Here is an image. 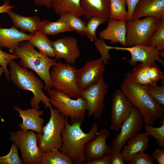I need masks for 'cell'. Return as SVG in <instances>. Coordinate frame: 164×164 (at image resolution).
I'll return each mask as SVG.
<instances>
[{
    "label": "cell",
    "mask_w": 164,
    "mask_h": 164,
    "mask_svg": "<svg viewBox=\"0 0 164 164\" xmlns=\"http://www.w3.org/2000/svg\"><path fill=\"white\" fill-rule=\"evenodd\" d=\"M50 102L64 116L69 117L71 124L81 123L84 121L87 111L86 100L81 96L73 99L65 93L53 87L47 91Z\"/></svg>",
    "instance_id": "5b68a950"
},
{
    "label": "cell",
    "mask_w": 164,
    "mask_h": 164,
    "mask_svg": "<svg viewBox=\"0 0 164 164\" xmlns=\"http://www.w3.org/2000/svg\"><path fill=\"white\" fill-rule=\"evenodd\" d=\"M107 20L98 16H93L89 19L86 24V36L92 42H94L98 38L96 35V31L98 26L104 23Z\"/></svg>",
    "instance_id": "1f68e13d"
},
{
    "label": "cell",
    "mask_w": 164,
    "mask_h": 164,
    "mask_svg": "<svg viewBox=\"0 0 164 164\" xmlns=\"http://www.w3.org/2000/svg\"><path fill=\"white\" fill-rule=\"evenodd\" d=\"M87 164H111L110 153L106 154L92 161L87 162Z\"/></svg>",
    "instance_id": "ab89813d"
},
{
    "label": "cell",
    "mask_w": 164,
    "mask_h": 164,
    "mask_svg": "<svg viewBox=\"0 0 164 164\" xmlns=\"http://www.w3.org/2000/svg\"><path fill=\"white\" fill-rule=\"evenodd\" d=\"M111 133L109 129L103 128L98 131L97 134L85 145L86 160L89 162L108 153H110L112 147L107 143Z\"/></svg>",
    "instance_id": "e0dca14e"
},
{
    "label": "cell",
    "mask_w": 164,
    "mask_h": 164,
    "mask_svg": "<svg viewBox=\"0 0 164 164\" xmlns=\"http://www.w3.org/2000/svg\"><path fill=\"white\" fill-rule=\"evenodd\" d=\"M162 124L159 127H155L153 126L145 123V132L149 136H151L155 139L159 144L164 148V118L160 119Z\"/></svg>",
    "instance_id": "d6a6232c"
},
{
    "label": "cell",
    "mask_w": 164,
    "mask_h": 164,
    "mask_svg": "<svg viewBox=\"0 0 164 164\" xmlns=\"http://www.w3.org/2000/svg\"><path fill=\"white\" fill-rule=\"evenodd\" d=\"M148 46L157 49L160 56L164 57V20L157 25Z\"/></svg>",
    "instance_id": "4dcf8cb0"
},
{
    "label": "cell",
    "mask_w": 164,
    "mask_h": 164,
    "mask_svg": "<svg viewBox=\"0 0 164 164\" xmlns=\"http://www.w3.org/2000/svg\"><path fill=\"white\" fill-rule=\"evenodd\" d=\"M109 18L118 20H128L125 0H110Z\"/></svg>",
    "instance_id": "f1b7e54d"
},
{
    "label": "cell",
    "mask_w": 164,
    "mask_h": 164,
    "mask_svg": "<svg viewBox=\"0 0 164 164\" xmlns=\"http://www.w3.org/2000/svg\"><path fill=\"white\" fill-rule=\"evenodd\" d=\"M111 164H125V160L120 152L117 150L111 149Z\"/></svg>",
    "instance_id": "f35d334b"
},
{
    "label": "cell",
    "mask_w": 164,
    "mask_h": 164,
    "mask_svg": "<svg viewBox=\"0 0 164 164\" xmlns=\"http://www.w3.org/2000/svg\"><path fill=\"white\" fill-rule=\"evenodd\" d=\"M11 53L19 57L21 66L36 73L44 83V91L53 87L50 70L57 62L56 59L36 51L29 41L21 42Z\"/></svg>",
    "instance_id": "3957f363"
},
{
    "label": "cell",
    "mask_w": 164,
    "mask_h": 164,
    "mask_svg": "<svg viewBox=\"0 0 164 164\" xmlns=\"http://www.w3.org/2000/svg\"><path fill=\"white\" fill-rule=\"evenodd\" d=\"M139 0H125L128 8V20H132V14L134 9Z\"/></svg>",
    "instance_id": "b9f144b4"
},
{
    "label": "cell",
    "mask_w": 164,
    "mask_h": 164,
    "mask_svg": "<svg viewBox=\"0 0 164 164\" xmlns=\"http://www.w3.org/2000/svg\"><path fill=\"white\" fill-rule=\"evenodd\" d=\"M19 59L18 56L5 52L0 48V66L3 68V73L5 76L6 80L8 81L10 80V77L7 66L11 60Z\"/></svg>",
    "instance_id": "d590c367"
},
{
    "label": "cell",
    "mask_w": 164,
    "mask_h": 164,
    "mask_svg": "<svg viewBox=\"0 0 164 164\" xmlns=\"http://www.w3.org/2000/svg\"><path fill=\"white\" fill-rule=\"evenodd\" d=\"M29 41L33 46L39 50L40 53L49 57H55L52 41L47 36L39 32L32 36Z\"/></svg>",
    "instance_id": "4316f807"
},
{
    "label": "cell",
    "mask_w": 164,
    "mask_h": 164,
    "mask_svg": "<svg viewBox=\"0 0 164 164\" xmlns=\"http://www.w3.org/2000/svg\"><path fill=\"white\" fill-rule=\"evenodd\" d=\"M94 45L101 54V58L104 63L107 64L111 57L106 47V44L104 39L99 38L94 42Z\"/></svg>",
    "instance_id": "74e56055"
},
{
    "label": "cell",
    "mask_w": 164,
    "mask_h": 164,
    "mask_svg": "<svg viewBox=\"0 0 164 164\" xmlns=\"http://www.w3.org/2000/svg\"><path fill=\"white\" fill-rule=\"evenodd\" d=\"M147 93L159 104L164 105V80L162 84L153 86L143 85Z\"/></svg>",
    "instance_id": "836d02e7"
},
{
    "label": "cell",
    "mask_w": 164,
    "mask_h": 164,
    "mask_svg": "<svg viewBox=\"0 0 164 164\" xmlns=\"http://www.w3.org/2000/svg\"><path fill=\"white\" fill-rule=\"evenodd\" d=\"M8 65L10 80L20 90L31 91L33 94L30 103L32 108L40 110L39 104L42 101L45 108L52 106L50 99L43 91L44 85L32 71L21 66L18 63L12 60Z\"/></svg>",
    "instance_id": "277c9868"
},
{
    "label": "cell",
    "mask_w": 164,
    "mask_h": 164,
    "mask_svg": "<svg viewBox=\"0 0 164 164\" xmlns=\"http://www.w3.org/2000/svg\"><path fill=\"white\" fill-rule=\"evenodd\" d=\"M154 160L152 156L142 151L133 155L128 162L130 164H153Z\"/></svg>",
    "instance_id": "8d00e7d4"
},
{
    "label": "cell",
    "mask_w": 164,
    "mask_h": 164,
    "mask_svg": "<svg viewBox=\"0 0 164 164\" xmlns=\"http://www.w3.org/2000/svg\"><path fill=\"white\" fill-rule=\"evenodd\" d=\"M149 136L145 132L138 133L129 139L121 153L125 161L128 162L135 155L146 151L149 147Z\"/></svg>",
    "instance_id": "cb8c5ba5"
},
{
    "label": "cell",
    "mask_w": 164,
    "mask_h": 164,
    "mask_svg": "<svg viewBox=\"0 0 164 164\" xmlns=\"http://www.w3.org/2000/svg\"><path fill=\"white\" fill-rule=\"evenodd\" d=\"M121 90L140 111L145 123L153 126L163 118L164 107L157 102L146 91L144 86L125 78Z\"/></svg>",
    "instance_id": "7a4b0ae2"
},
{
    "label": "cell",
    "mask_w": 164,
    "mask_h": 164,
    "mask_svg": "<svg viewBox=\"0 0 164 164\" xmlns=\"http://www.w3.org/2000/svg\"><path fill=\"white\" fill-rule=\"evenodd\" d=\"M3 73V69L1 67H0V76H1Z\"/></svg>",
    "instance_id": "f6af8a7d"
},
{
    "label": "cell",
    "mask_w": 164,
    "mask_h": 164,
    "mask_svg": "<svg viewBox=\"0 0 164 164\" xmlns=\"http://www.w3.org/2000/svg\"><path fill=\"white\" fill-rule=\"evenodd\" d=\"M9 139L20 150L23 164H39L43 153L37 145V134L34 131L20 129L12 132Z\"/></svg>",
    "instance_id": "9c48e42d"
},
{
    "label": "cell",
    "mask_w": 164,
    "mask_h": 164,
    "mask_svg": "<svg viewBox=\"0 0 164 164\" xmlns=\"http://www.w3.org/2000/svg\"><path fill=\"white\" fill-rule=\"evenodd\" d=\"M83 11V15L86 19L98 16L107 20L109 19L110 0H80Z\"/></svg>",
    "instance_id": "7402d4cb"
},
{
    "label": "cell",
    "mask_w": 164,
    "mask_h": 164,
    "mask_svg": "<svg viewBox=\"0 0 164 164\" xmlns=\"http://www.w3.org/2000/svg\"><path fill=\"white\" fill-rule=\"evenodd\" d=\"M152 157L159 164H164V149L159 148L152 153Z\"/></svg>",
    "instance_id": "60d3db41"
},
{
    "label": "cell",
    "mask_w": 164,
    "mask_h": 164,
    "mask_svg": "<svg viewBox=\"0 0 164 164\" xmlns=\"http://www.w3.org/2000/svg\"><path fill=\"white\" fill-rule=\"evenodd\" d=\"M105 64L101 58L86 62L81 68L77 69V85L81 91L98 83L103 77Z\"/></svg>",
    "instance_id": "5bb4252c"
},
{
    "label": "cell",
    "mask_w": 164,
    "mask_h": 164,
    "mask_svg": "<svg viewBox=\"0 0 164 164\" xmlns=\"http://www.w3.org/2000/svg\"><path fill=\"white\" fill-rule=\"evenodd\" d=\"M9 1L7 0L4 4L0 6V13H7L9 11L14 8L13 5L9 4Z\"/></svg>",
    "instance_id": "7bdbcfd3"
},
{
    "label": "cell",
    "mask_w": 164,
    "mask_h": 164,
    "mask_svg": "<svg viewBox=\"0 0 164 164\" xmlns=\"http://www.w3.org/2000/svg\"><path fill=\"white\" fill-rule=\"evenodd\" d=\"M32 36L21 32L14 26L4 28L0 26V48H7L12 53L21 42L29 41Z\"/></svg>",
    "instance_id": "44dd1931"
},
{
    "label": "cell",
    "mask_w": 164,
    "mask_h": 164,
    "mask_svg": "<svg viewBox=\"0 0 164 164\" xmlns=\"http://www.w3.org/2000/svg\"><path fill=\"white\" fill-rule=\"evenodd\" d=\"M73 29L60 18L52 22L45 19L41 21L39 32L45 36H56L65 32L73 31Z\"/></svg>",
    "instance_id": "484cf974"
},
{
    "label": "cell",
    "mask_w": 164,
    "mask_h": 164,
    "mask_svg": "<svg viewBox=\"0 0 164 164\" xmlns=\"http://www.w3.org/2000/svg\"><path fill=\"white\" fill-rule=\"evenodd\" d=\"M125 78L142 85L153 86L160 80H164V73L156 63H140L127 73Z\"/></svg>",
    "instance_id": "9a60e30c"
},
{
    "label": "cell",
    "mask_w": 164,
    "mask_h": 164,
    "mask_svg": "<svg viewBox=\"0 0 164 164\" xmlns=\"http://www.w3.org/2000/svg\"><path fill=\"white\" fill-rule=\"evenodd\" d=\"M56 59H63L74 65L80 56V50L77 39L72 36L64 37L52 41Z\"/></svg>",
    "instance_id": "2e32d148"
},
{
    "label": "cell",
    "mask_w": 164,
    "mask_h": 164,
    "mask_svg": "<svg viewBox=\"0 0 164 164\" xmlns=\"http://www.w3.org/2000/svg\"><path fill=\"white\" fill-rule=\"evenodd\" d=\"M108 85L102 77L97 83L82 91L80 96L87 102L88 117L100 118L104 111V100Z\"/></svg>",
    "instance_id": "30bf717a"
},
{
    "label": "cell",
    "mask_w": 164,
    "mask_h": 164,
    "mask_svg": "<svg viewBox=\"0 0 164 164\" xmlns=\"http://www.w3.org/2000/svg\"><path fill=\"white\" fill-rule=\"evenodd\" d=\"M77 70L74 65L57 62L50 72L53 87L65 93L71 98L80 96L82 91L77 85Z\"/></svg>",
    "instance_id": "52a82bcc"
},
{
    "label": "cell",
    "mask_w": 164,
    "mask_h": 164,
    "mask_svg": "<svg viewBox=\"0 0 164 164\" xmlns=\"http://www.w3.org/2000/svg\"><path fill=\"white\" fill-rule=\"evenodd\" d=\"M6 13L10 18L14 26L19 29L21 32L25 33L29 32L32 36L39 32L42 21L37 16H24L15 13L12 9Z\"/></svg>",
    "instance_id": "603a6c76"
},
{
    "label": "cell",
    "mask_w": 164,
    "mask_h": 164,
    "mask_svg": "<svg viewBox=\"0 0 164 164\" xmlns=\"http://www.w3.org/2000/svg\"><path fill=\"white\" fill-rule=\"evenodd\" d=\"M39 164H73L68 156L58 149L43 153Z\"/></svg>",
    "instance_id": "83f0119b"
},
{
    "label": "cell",
    "mask_w": 164,
    "mask_h": 164,
    "mask_svg": "<svg viewBox=\"0 0 164 164\" xmlns=\"http://www.w3.org/2000/svg\"><path fill=\"white\" fill-rule=\"evenodd\" d=\"M80 1V0H51L52 7L59 15L66 12H70L80 17L82 16L84 13Z\"/></svg>",
    "instance_id": "d4e9b609"
},
{
    "label": "cell",
    "mask_w": 164,
    "mask_h": 164,
    "mask_svg": "<svg viewBox=\"0 0 164 164\" xmlns=\"http://www.w3.org/2000/svg\"><path fill=\"white\" fill-rule=\"evenodd\" d=\"M60 18L70 26L76 32L82 36H86V23L76 15L66 12L60 16Z\"/></svg>",
    "instance_id": "f546056e"
},
{
    "label": "cell",
    "mask_w": 164,
    "mask_h": 164,
    "mask_svg": "<svg viewBox=\"0 0 164 164\" xmlns=\"http://www.w3.org/2000/svg\"><path fill=\"white\" fill-rule=\"evenodd\" d=\"M13 108L22 119V123L19 124L21 129L25 131L31 130L37 133L43 134L44 120L40 116L44 114L43 110L33 108L22 109L17 105Z\"/></svg>",
    "instance_id": "ac0fdd59"
},
{
    "label": "cell",
    "mask_w": 164,
    "mask_h": 164,
    "mask_svg": "<svg viewBox=\"0 0 164 164\" xmlns=\"http://www.w3.org/2000/svg\"><path fill=\"white\" fill-rule=\"evenodd\" d=\"M68 118L61 133L63 145L60 151L68 156L73 164H81L86 160L85 145L97 134L98 124L94 123L90 131L86 133L81 128L82 123L70 124Z\"/></svg>",
    "instance_id": "6da1fadb"
},
{
    "label": "cell",
    "mask_w": 164,
    "mask_h": 164,
    "mask_svg": "<svg viewBox=\"0 0 164 164\" xmlns=\"http://www.w3.org/2000/svg\"><path fill=\"white\" fill-rule=\"evenodd\" d=\"M50 118L43 128L42 134H37V143L43 153L53 149L61 151L63 145L61 132L64 128L68 117L62 114L56 108H49Z\"/></svg>",
    "instance_id": "8992f818"
},
{
    "label": "cell",
    "mask_w": 164,
    "mask_h": 164,
    "mask_svg": "<svg viewBox=\"0 0 164 164\" xmlns=\"http://www.w3.org/2000/svg\"><path fill=\"white\" fill-rule=\"evenodd\" d=\"M152 17L164 20V0H139L136 5L132 19Z\"/></svg>",
    "instance_id": "d6986e66"
},
{
    "label": "cell",
    "mask_w": 164,
    "mask_h": 164,
    "mask_svg": "<svg viewBox=\"0 0 164 164\" xmlns=\"http://www.w3.org/2000/svg\"><path fill=\"white\" fill-rule=\"evenodd\" d=\"M18 147L13 142L9 152L6 155L0 156V164H23L22 159L19 157Z\"/></svg>",
    "instance_id": "e575fe53"
},
{
    "label": "cell",
    "mask_w": 164,
    "mask_h": 164,
    "mask_svg": "<svg viewBox=\"0 0 164 164\" xmlns=\"http://www.w3.org/2000/svg\"><path fill=\"white\" fill-rule=\"evenodd\" d=\"M144 120L142 113L135 107L129 116L122 124L119 133L112 140V149L121 151L127 141L142 130Z\"/></svg>",
    "instance_id": "8fae6325"
},
{
    "label": "cell",
    "mask_w": 164,
    "mask_h": 164,
    "mask_svg": "<svg viewBox=\"0 0 164 164\" xmlns=\"http://www.w3.org/2000/svg\"><path fill=\"white\" fill-rule=\"evenodd\" d=\"M134 107L121 89L116 90L113 94L111 99L110 129L115 132L118 131Z\"/></svg>",
    "instance_id": "7c38bea8"
},
{
    "label": "cell",
    "mask_w": 164,
    "mask_h": 164,
    "mask_svg": "<svg viewBox=\"0 0 164 164\" xmlns=\"http://www.w3.org/2000/svg\"><path fill=\"white\" fill-rule=\"evenodd\" d=\"M106 47L109 51L111 49H115L129 52L131 57L129 60L128 63L132 66H137L138 62L142 64H150L157 62L162 66L164 65V61L160 57L158 50L156 48L149 46L138 45L123 47L107 45Z\"/></svg>",
    "instance_id": "4fadbf2b"
},
{
    "label": "cell",
    "mask_w": 164,
    "mask_h": 164,
    "mask_svg": "<svg viewBox=\"0 0 164 164\" xmlns=\"http://www.w3.org/2000/svg\"><path fill=\"white\" fill-rule=\"evenodd\" d=\"M160 20L152 17L132 19L126 22V46H148Z\"/></svg>",
    "instance_id": "ba28073f"
},
{
    "label": "cell",
    "mask_w": 164,
    "mask_h": 164,
    "mask_svg": "<svg viewBox=\"0 0 164 164\" xmlns=\"http://www.w3.org/2000/svg\"><path fill=\"white\" fill-rule=\"evenodd\" d=\"M126 22L109 18L106 28L99 33V38L110 40L111 44L119 43L126 47Z\"/></svg>",
    "instance_id": "ffe728a7"
},
{
    "label": "cell",
    "mask_w": 164,
    "mask_h": 164,
    "mask_svg": "<svg viewBox=\"0 0 164 164\" xmlns=\"http://www.w3.org/2000/svg\"><path fill=\"white\" fill-rule=\"evenodd\" d=\"M34 3L36 5L42 6H46L48 8L52 7L51 0H33Z\"/></svg>",
    "instance_id": "ee69618b"
}]
</instances>
